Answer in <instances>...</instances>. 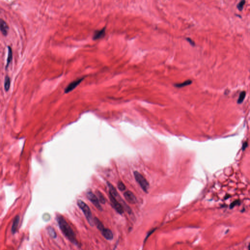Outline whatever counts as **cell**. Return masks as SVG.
Wrapping results in <instances>:
<instances>
[{"instance_id": "14", "label": "cell", "mask_w": 250, "mask_h": 250, "mask_svg": "<svg viewBox=\"0 0 250 250\" xmlns=\"http://www.w3.org/2000/svg\"><path fill=\"white\" fill-rule=\"evenodd\" d=\"M47 232H48V234H49V235L53 238H56V237H57V234H56V233L55 231V230L53 228H52V227H47Z\"/></svg>"}, {"instance_id": "4", "label": "cell", "mask_w": 250, "mask_h": 250, "mask_svg": "<svg viewBox=\"0 0 250 250\" xmlns=\"http://www.w3.org/2000/svg\"><path fill=\"white\" fill-rule=\"evenodd\" d=\"M87 196L89 200L94 204L96 208L99 211H102V208L99 203V200L98 197L91 191H89L87 193Z\"/></svg>"}, {"instance_id": "10", "label": "cell", "mask_w": 250, "mask_h": 250, "mask_svg": "<svg viewBox=\"0 0 250 250\" xmlns=\"http://www.w3.org/2000/svg\"><path fill=\"white\" fill-rule=\"evenodd\" d=\"M19 222H20V217L19 216L17 215L14 219L11 227V232L12 234H15L16 233L19 224Z\"/></svg>"}, {"instance_id": "13", "label": "cell", "mask_w": 250, "mask_h": 250, "mask_svg": "<svg viewBox=\"0 0 250 250\" xmlns=\"http://www.w3.org/2000/svg\"><path fill=\"white\" fill-rule=\"evenodd\" d=\"M12 59V49L10 47H8V57L7 59V62H6V68H7L9 63L11 62V60Z\"/></svg>"}, {"instance_id": "18", "label": "cell", "mask_w": 250, "mask_h": 250, "mask_svg": "<svg viewBox=\"0 0 250 250\" xmlns=\"http://www.w3.org/2000/svg\"><path fill=\"white\" fill-rule=\"evenodd\" d=\"M245 96H246V92L245 91H243L242 92L240 95H239V98L237 100V103L238 104H241L243 102L244 99H245Z\"/></svg>"}, {"instance_id": "20", "label": "cell", "mask_w": 250, "mask_h": 250, "mask_svg": "<svg viewBox=\"0 0 250 250\" xmlns=\"http://www.w3.org/2000/svg\"><path fill=\"white\" fill-rule=\"evenodd\" d=\"M245 2H246L245 0H242L239 3H238V4L237 5V7L240 11H241L243 9V8L244 5V4L245 3Z\"/></svg>"}, {"instance_id": "24", "label": "cell", "mask_w": 250, "mask_h": 250, "mask_svg": "<svg viewBox=\"0 0 250 250\" xmlns=\"http://www.w3.org/2000/svg\"><path fill=\"white\" fill-rule=\"evenodd\" d=\"M187 40L188 41L192 46H194L195 45V43L194 42V41L193 40H192L190 38H187Z\"/></svg>"}, {"instance_id": "25", "label": "cell", "mask_w": 250, "mask_h": 250, "mask_svg": "<svg viewBox=\"0 0 250 250\" xmlns=\"http://www.w3.org/2000/svg\"><path fill=\"white\" fill-rule=\"evenodd\" d=\"M248 250H250V243L249 245V246H248Z\"/></svg>"}, {"instance_id": "1", "label": "cell", "mask_w": 250, "mask_h": 250, "mask_svg": "<svg viewBox=\"0 0 250 250\" xmlns=\"http://www.w3.org/2000/svg\"><path fill=\"white\" fill-rule=\"evenodd\" d=\"M56 220L62 234L71 243L79 246L75 234L65 219L61 215H57Z\"/></svg>"}, {"instance_id": "7", "label": "cell", "mask_w": 250, "mask_h": 250, "mask_svg": "<svg viewBox=\"0 0 250 250\" xmlns=\"http://www.w3.org/2000/svg\"><path fill=\"white\" fill-rule=\"evenodd\" d=\"M124 196L128 202L130 204H135L136 203L137 198L132 192L127 190L124 192Z\"/></svg>"}, {"instance_id": "17", "label": "cell", "mask_w": 250, "mask_h": 250, "mask_svg": "<svg viewBox=\"0 0 250 250\" xmlns=\"http://www.w3.org/2000/svg\"><path fill=\"white\" fill-rule=\"evenodd\" d=\"M191 83H192V81H191L190 80H188L182 83L176 84H175L174 86V87H177V88H182V87H184L187 86L188 85H189Z\"/></svg>"}, {"instance_id": "5", "label": "cell", "mask_w": 250, "mask_h": 250, "mask_svg": "<svg viewBox=\"0 0 250 250\" xmlns=\"http://www.w3.org/2000/svg\"><path fill=\"white\" fill-rule=\"evenodd\" d=\"M109 198L110 200V201L111 202V204L113 207V208L115 209V210L120 214H122L124 213V208L122 204H121L119 203L117 199H116V197H114L112 195L109 194Z\"/></svg>"}, {"instance_id": "6", "label": "cell", "mask_w": 250, "mask_h": 250, "mask_svg": "<svg viewBox=\"0 0 250 250\" xmlns=\"http://www.w3.org/2000/svg\"><path fill=\"white\" fill-rule=\"evenodd\" d=\"M84 79V78H81L80 79H78L76 80L75 81H73L71 83H70L67 87L65 88L64 89V93L65 94H67L70 92H71L72 90H73L74 89H75L78 85L82 82V81H83Z\"/></svg>"}, {"instance_id": "15", "label": "cell", "mask_w": 250, "mask_h": 250, "mask_svg": "<svg viewBox=\"0 0 250 250\" xmlns=\"http://www.w3.org/2000/svg\"><path fill=\"white\" fill-rule=\"evenodd\" d=\"M108 185H109V194L112 195L114 197H116L118 195V193L117 192V190H116L115 188L111 184L108 183Z\"/></svg>"}, {"instance_id": "12", "label": "cell", "mask_w": 250, "mask_h": 250, "mask_svg": "<svg viewBox=\"0 0 250 250\" xmlns=\"http://www.w3.org/2000/svg\"><path fill=\"white\" fill-rule=\"evenodd\" d=\"M94 224L96 225L97 227V228L101 232L104 228V226L102 223V222L97 218H95L94 219Z\"/></svg>"}, {"instance_id": "16", "label": "cell", "mask_w": 250, "mask_h": 250, "mask_svg": "<svg viewBox=\"0 0 250 250\" xmlns=\"http://www.w3.org/2000/svg\"><path fill=\"white\" fill-rule=\"evenodd\" d=\"M10 79L8 76H6L4 80V87L6 92L8 91L10 88Z\"/></svg>"}, {"instance_id": "19", "label": "cell", "mask_w": 250, "mask_h": 250, "mask_svg": "<svg viewBox=\"0 0 250 250\" xmlns=\"http://www.w3.org/2000/svg\"><path fill=\"white\" fill-rule=\"evenodd\" d=\"M97 196H98V199H99V200L100 201V202H101L102 204H105V202H106L105 198L104 197L103 195L100 192H99V191L97 192Z\"/></svg>"}, {"instance_id": "21", "label": "cell", "mask_w": 250, "mask_h": 250, "mask_svg": "<svg viewBox=\"0 0 250 250\" xmlns=\"http://www.w3.org/2000/svg\"><path fill=\"white\" fill-rule=\"evenodd\" d=\"M118 188L121 191L124 190L125 189V184L122 181H120L118 183Z\"/></svg>"}, {"instance_id": "22", "label": "cell", "mask_w": 250, "mask_h": 250, "mask_svg": "<svg viewBox=\"0 0 250 250\" xmlns=\"http://www.w3.org/2000/svg\"><path fill=\"white\" fill-rule=\"evenodd\" d=\"M240 204V201L239 200H235L234 202H233L231 204V205H230V208L231 209H233L235 206L239 205Z\"/></svg>"}, {"instance_id": "9", "label": "cell", "mask_w": 250, "mask_h": 250, "mask_svg": "<svg viewBox=\"0 0 250 250\" xmlns=\"http://www.w3.org/2000/svg\"><path fill=\"white\" fill-rule=\"evenodd\" d=\"M0 31L1 33L3 36H6L7 35L9 30V28L7 24L4 21H3L2 19H1L0 22Z\"/></svg>"}, {"instance_id": "3", "label": "cell", "mask_w": 250, "mask_h": 250, "mask_svg": "<svg viewBox=\"0 0 250 250\" xmlns=\"http://www.w3.org/2000/svg\"><path fill=\"white\" fill-rule=\"evenodd\" d=\"M134 175L136 181L139 184L142 189L146 192L148 191L149 188V184L146 179L137 171L134 172Z\"/></svg>"}, {"instance_id": "2", "label": "cell", "mask_w": 250, "mask_h": 250, "mask_svg": "<svg viewBox=\"0 0 250 250\" xmlns=\"http://www.w3.org/2000/svg\"><path fill=\"white\" fill-rule=\"evenodd\" d=\"M77 205L79 207V208L81 209V210L83 211L90 225L92 226H94V219L93 218L92 214L89 206L87 204L85 203L83 201L80 199H79L77 200Z\"/></svg>"}, {"instance_id": "11", "label": "cell", "mask_w": 250, "mask_h": 250, "mask_svg": "<svg viewBox=\"0 0 250 250\" xmlns=\"http://www.w3.org/2000/svg\"><path fill=\"white\" fill-rule=\"evenodd\" d=\"M105 30H106V28H104L102 30L95 31L94 34L93 39L95 40L99 39L103 37L105 34V32H106Z\"/></svg>"}, {"instance_id": "8", "label": "cell", "mask_w": 250, "mask_h": 250, "mask_svg": "<svg viewBox=\"0 0 250 250\" xmlns=\"http://www.w3.org/2000/svg\"><path fill=\"white\" fill-rule=\"evenodd\" d=\"M103 236L107 240H111L113 238V234L112 231L108 228H104L101 232Z\"/></svg>"}, {"instance_id": "23", "label": "cell", "mask_w": 250, "mask_h": 250, "mask_svg": "<svg viewBox=\"0 0 250 250\" xmlns=\"http://www.w3.org/2000/svg\"><path fill=\"white\" fill-rule=\"evenodd\" d=\"M247 146H248V142H245L242 145V150L244 151L246 149V148L247 147Z\"/></svg>"}]
</instances>
